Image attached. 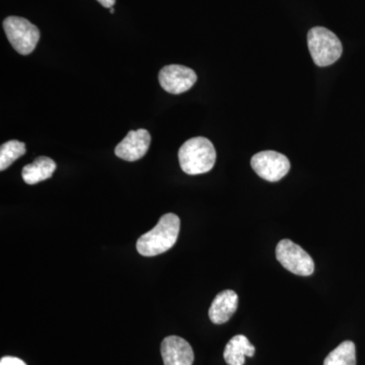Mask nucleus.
I'll return each mask as SVG.
<instances>
[{"label":"nucleus","instance_id":"dca6fc26","mask_svg":"<svg viewBox=\"0 0 365 365\" xmlns=\"http://www.w3.org/2000/svg\"><path fill=\"white\" fill-rule=\"evenodd\" d=\"M103 6L107 7V9H111L114 6L116 0H98Z\"/></svg>","mask_w":365,"mask_h":365},{"label":"nucleus","instance_id":"f03ea898","mask_svg":"<svg viewBox=\"0 0 365 365\" xmlns=\"http://www.w3.org/2000/svg\"><path fill=\"white\" fill-rule=\"evenodd\" d=\"M215 146L205 137H194L182 144L179 150L181 169L188 175H200L210 172L215 167Z\"/></svg>","mask_w":365,"mask_h":365},{"label":"nucleus","instance_id":"f8f14e48","mask_svg":"<svg viewBox=\"0 0 365 365\" xmlns=\"http://www.w3.org/2000/svg\"><path fill=\"white\" fill-rule=\"evenodd\" d=\"M56 170V163L51 158L40 157L36 158L31 165L24 167L21 176L28 185H35L38 182L50 179Z\"/></svg>","mask_w":365,"mask_h":365},{"label":"nucleus","instance_id":"9b49d317","mask_svg":"<svg viewBox=\"0 0 365 365\" xmlns=\"http://www.w3.org/2000/svg\"><path fill=\"white\" fill-rule=\"evenodd\" d=\"M255 347L244 335H237L232 338L225 346L223 357L228 365H244L246 357H253Z\"/></svg>","mask_w":365,"mask_h":365},{"label":"nucleus","instance_id":"9d476101","mask_svg":"<svg viewBox=\"0 0 365 365\" xmlns=\"http://www.w3.org/2000/svg\"><path fill=\"white\" fill-rule=\"evenodd\" d=\"M239 304V297L234 290H223L216 295L209 309V319L216 325L227 323L235 313Z\"/></svg>","mask_w":365,"mask_h":365},{"label":"nucleus","instance_id":"0eeeda50","mask_svg":"<svg viewBox=\"0 0 365 365\" xmlns=\"http://www.w3.org/2000/svg\"><path fill=\"white\" fill-rule=\"evenodd\" d=\"M158 81L163 90L173 95H180L195 85L197 76L189 67L172 64L160 71Z\"/></svg>","mask_w":365,"mask_h":365},{"label":"nucleus","instance_id":"20e7f679","mask_svg":"<svg viewBox=\"0 0 365 365\" xmlns=\"http://www.w3.org/2000/svg\"><path fill=\"white\" fill-rule=\"evenodd\" d=\"M4 29L9 43L21 55L31 54L39 42V29L26 19L9 16L4 21Z\"/></svg>","mask_w":365,"mask_h":365},{"label":"nucleus","instance_id":"f257e3e1","mask_svg":"<svg viewBox=\"0 0 365 365\" xmlns=\"http://www.w3.org/2000/svg\"><path fill=\"white\" fill-rule=\"evenodd\" d=\"M179 216L167 213L153 230L139 237L136 249L144 257L158 256L174 247L180 232Z\"/></svg>","mask_w":365,"mask_h":365},{"label":"nucleus","instance_id":"1a4fd4ad","mask_svg":"<svg viewBox=\"0 0 365 365\" xmlns=\"http://www.w3.org/2000/svg\"><path fill=\"white\" fill-rule=\"evenodd\" d=\"M160 353L165 365H192L194 352L186 340L178 336H169L163 339Z\"/></svg>","mask_w":365,"mask_h":365},{"label":"nucleus","instance_id":"2eb2a0df","mask_svg":"<svg viewBox=\"0 0 365 365\" xmlns=\"http://www.w3.org/2000/svg\"><path fill=\"white\" fill-rule=\"evenodd\" d=\"M0 365H26L23 360L13 356L2 357Z\"/></svg>","mask_w":365,"mask_h":365},{"label":"nucleus","instance_id":"423d86ee","mask_svg":"<svg viewBox=\"0 0 365 365\" xmlns=\"http://www.w3.org/2000/svg\"><path fill=\"white\" fill-rule=\"evenodd\" d=\"M251 165L259 177L269 182H278L288 174L289 160L277 151L266 150L256 153L251 160Z\"/></svg>","mask_w":365,"mask_h":365},{"label":"nucleus","instance_id":"6e6552de","mask_svg":"<svg viewBox=\"0 0 365 365\" xmlns=\"http://www.w3.org/2000/svg\"><path fill=\"white\" fill-rule=\"evenodd\" d=\"M150 132L145 129L132 130L118 144L115 155L126 162H136L146 155L150 150Z\"/></svg>","mask_w":365,"mask_h":365},{"label":"nucleus","instance_id":"39448f33","mask_svg":"<svg viewBox=\"0 0 365 365\" xmlns=\"http://www.w3.org/2000/svg\"><path fill=\"white\" fill-rule=\"evenodd\" d=\"M276 258L289 272L299 276H311L314 271L313 258L299 245L282 240L276 247Z\"/></svg>","mask_w":365,"mask_h":365},{"label":"nucleus","instance_id":"7ed1b4c3","mask_svg":"<svg viewBox=\"0 0 365 365\" xmlns=\"http://www.w3.org/2000/svg\"><path fill=\"white\" fill-rule=\"evenodd\" d=\"M307 46L314 63L319 67L332 66L342 55V43L328 29L316 26L307 34Z\"/></svg>","mask_w":365,"mask_h":365},{"label":"nucleus","instance_id":"4468645a","mask_svg":"<svg viewBox=\"0 0 365 365\" xmlns=\"http://www.w3.org/2000/svg\"><path fill=\"white\" fill-rule=\"evenodd\" d=\"M26 153V144L19 140H11L0 148V170L11 167L18 158Z\"/></svg>","mask_w":365,"mask_h":365},{"label":"nucleus","instance_id":"f3484780","mask_svg":"<svg viewBox=\"0 0 365 365\" xmlns=\"http://www.w3.org/2000/svg\"><path fill=\"white\" fill-rule=\"evenodd\" d=\"M110 11H111V14H114V11H115L114 7H111V9H110Z\"/></svg>","mask_w":365,"mask_h":365},{"label":"nucleus","instance_id":"ddd939ff","mask_svg":"<svg viewBox=\"0 0 365 365\" xmlns=\"http://www.w3.org/2000/svg\"><path fill=\"white\" fill-rule=\"evenodd\" d=\"M324 365H356V349L352 341H344L326 357Z\"/></svg>","mask_w":365,"mask_h":365}]
</instances>
